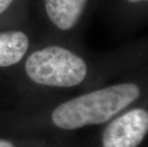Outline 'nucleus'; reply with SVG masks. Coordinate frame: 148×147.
<instances>
[{"instance_id": "obj_1", "label": "nucleus", "mask_w": 148, "mask_h": 147, "mask_svg": "<svg viewBox=\"0 0 148 147\" xmlns=\"http://www.w3.org/2000/svg\"><path fill=\"white\" fill-rule=\"evenodd\" d=\"M148 96V80H128L82 94L58 105L51 115L63 130L103 125Z\"/></svg>"}, {"instance_id": "obj_2", "label": "nucleus", "mask_w": 148, "mask_h": 147, "mask_svg": "<svg viewBox=\"0 0 148 147\" xmlns=\"http://www.w3.org/2000/svg\"><path fill=\"white\" fill-rule=\"evenodd\" d=\"M25 72L33 82L43 86L71 88L87 79L89 66L75 53L60 46H48L32 53Z\"/></svg>"}, {"instance_id": "obj_3", "label": "nucleus", "mask_w": 148, "mask_h": 147, "mask_svg": "<svg viewBox=\"0 0 148 147\" xmlns=\"http://www.w3.org/2000/svg\"><path fill=\"white\" fill-rule=\"evenodd\" d=\"M103 125L99 147H140L148 137V96Z\"/></svg>"}, {"instance_id": "obj_4", "label": "nucleus", "mask_w": 148, "mask_h": 147, "mask_svg": "<svg viewBox=\"0 0 148 147\" xmlns=\"http://www.w3.org/2000/svg\"><path fill=\"white\" fill-rule=\"evenodd\" d=\"M87 0H45V11L50 21L61 31H69L77 25Z\"/></svg>"}, {"instance_id": "obj_5", "label": "nucleus", "mask_w": 148, "mask_h": 147, "mask_svg": "<svg viewBox=\"0 0 148 147\" xmlns=\"http://www.w3.org/2000/svg\"><path fill=\"white\" fill-rule=\"evenodd\" d=\"M29 45V37L23 32L0 33V67H10L18 63L27 53Z\"/></svg>"}, {"instance_id": "obj_6", "label": "nucleus", "mask_w": 148, "mask_h": 147, "mask_svg": "<svg viewBox=\"0 0 148 147\" xmlns=\"http://www.w3.org/2000/svg\"><path fill=\"white\" fill-rule=\"evenodd\" d=\"M14 0H0V14L10 7Z\"/></svg>"}, {"instance_id": "obj_7", "label": "nucleus", "mask_w": 148, "mask_h": 147, "mask_svg": "<svg viewBox=\"0 0 148 147\" xmlns=\"http://www.w3.org/2000/svg\"><path fill=\"white\" fill-rule=\"evenodd\" d=\"M0 147H14V145L9 140L0 139Z\"/></svg>"}, {"instance_id": "obj_8", "label": "nucleus", "mask_w": 148, "mask_h": 147, "mask_svg": "<svg viewBox=\"0 0 148 147\" xmlns=\"http://www.w3.org/2000/svg\"><path fill=\"white\" fill-rule=\"evenodd\" d=\"M130 3H140V2H148V0H127Z\"/></svg>"}]
</instances>
